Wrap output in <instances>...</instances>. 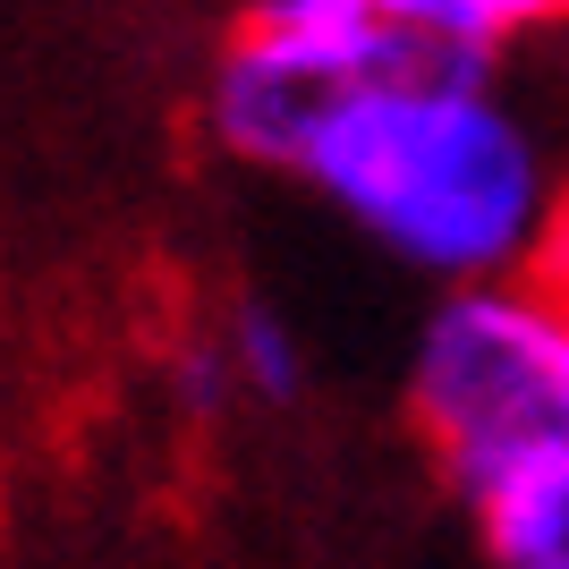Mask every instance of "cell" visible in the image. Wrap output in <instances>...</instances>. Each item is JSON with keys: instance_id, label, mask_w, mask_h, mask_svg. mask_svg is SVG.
<instances>
[{"instance_id": "6", "label": "cell", "mask_w": 569, "mask_h": 569, "mask_svg": "<svg viewBox=\"0 0 569 569\" xmlns=\"http://www.w3.org/2000/svg\"><path fill=\"white\" fill-rule=\"evenodd\" d=\"M382 9L485 60H501V43H527L545 26H569V0H382Z\"/></svg>"}, {"instance_id": "3", "label": "cell", "mask_w": 569, "mask_h": 569, "mask_svg": "<svg viewBox=\"0 0 569 569\" xmlns=\"http://www.w3.org/2000/svg\"><path fill=\"white\" fill-rule=\"evenodd\" d=\"M426 26L391 18L382 0H247L204 86V119L230 162L289 170L307 162L315 128L366 86L400 69Z\"/></svg>"}, {"instance_id": "5", "label": "cell", "mask_w": 569, "mask_h": 569, "mask_svg": "<svg viewBox=\"0 0 569 569\" xmlns=\"http://www.w3.org/2000/svg\"><path fill=\"white\" fill-rule=\"evenodd\" d=\"M221 340H230V366H238V391L263 408H289L307 400V340L272 298H238L221 315Z\"/></svg>"}, {"instance_id": "2", "label": "cell", "mask_w": 569, "mask_h": 569, "mask_svg": "<svg viewBox=\"0 0 569 569\" xmlns=\"http://www.w3.org/2000/svg\"><path fill=\"white\" fill-rule=\"evenodd\" d=\"M408 417L468 510L569 468V298L536 272L442 289L408 349Z\"/></svg>"}, {"instance_id": "8", "label": "cell", "mask_w": 569, "mask_h": 569, "mask_svg": "<svg viewBox=\"0 0 569 569\" xmlns=\"http://www.w3.org/2000/svg\"><path fill=\"white\" fill-rule=\"evenodd\" d=\"M536 281H552L569 298V188H561V204H552V230H545V247H536V263H527Z\"/></svg>"}, {"instance_id": "1", "label": "cell", "mask_w": 569, "mask_h": 569, "mask_svg": "<svg viewBox=\"0 0 569 569\" xmlns=\"http://www.w3.org/2000/svg\"><path fill=\"white\" fill-rule=\"evenodd\" d=\"M298 179L382 256L433 272L442 289L527 272L561 204L536 119L493 86L485 51L442 34H426L400 69L366 77L315 128Z\"/></svg>"}, {"instance_id": "4", "label": "cell", "mask_w": 569, "mask_h": 569, "mask_svg": "<svg viewBox=\"0 0 569 569\" xmlns=\"http://www.w3.org/2000/svg\"><path fill=\"white\" fill-rule=\"evenodd\" d=\"M485 561L493 569H569V468H536L501 485L485 510Z\"/></svg>"}, {"instance_id": "7", "label": "cell", "mask_w": 569, "mask_h": 569, "mask_svg": "<svg viewBox=\"0 0 569 569\" xmlns=\"http://www.w3.org/2000/svg\"><path fill=\"white\" fill-rule=\"evenodd\" d=\"M162 375H170V400L188 408L196 426H204V417H221L230 400H247V391H238V366H230V340H221V332H213V340H188Z\"/></svg>"}]
</instances>
